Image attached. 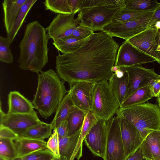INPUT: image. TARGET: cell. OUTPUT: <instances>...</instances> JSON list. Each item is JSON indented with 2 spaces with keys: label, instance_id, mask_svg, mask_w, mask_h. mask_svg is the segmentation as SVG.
I'll return each instance as SVG.
<instances>
[{
  "label": "cell",
  "instance_id": "6da1fadb",
  "mask_svg": "<svg viewBox=\"0 0 160 160\" xmlns=\"http://www.w3.org/2000/svg\"><path fill=\"white\" fill-rule=\"evenodd\" d=\"M119 47L106 32L94 33L87 43L75 51L59 53L56 56L57 73L69 84L78 81H108L113 73L112 69Z\"/></svg>",
  "mask_w": 160,
  "mask_h": 160
},
{
  "label": "cell",
  "instance_id": "7a4b0ae2",
  "mask_svg": "<svg viewBox=\"0 0 160 160\" xmlns=\"http://www.w3.org/2000/svg\"><path fill=\"white\" fill-rule=\"evenodd\" d=\"M50 38L45 28L38 22L28 23L19 45V67L38 73L42 72L48 62V44Z\"/></svg>",
  "mask_w": 160,
  "mask_h": 160
},
{
  "label": "cell",
  "instance_id": "3957f363",
  "mask_svg": "<svg viewBox=\"0 0 160 160\" xmlns=\"http://www.w3.org/2000/svg\"><path fill=\"white\" fill-rule=\"evenodd\" d=\"M38 85L32 101L34 108L45 119L56 112L66 93L64 83L53 69L38 73Z\"/></svg>",
  "mask_w": 160,
  "mask_h": 160
},
{
  "label": "cell",
  "instance_id": "277c9868",
  "mask_svg": "<svg viewBox=\"0 0 160 160\" xmlns=\"http://www.w3.org/2000/svg\"><path fill=\"white\" fill-rule=\"evenodd\" d=\"M116 115L129 121L139 132L144 140L154 130H160V110L158 105L147 102L120 108Z\"/></svg>",
  "mask_w": 160,
  "mask_h": 160
},
{
  "label": "cell",
  "instance_id": "5b68a950",
  "mask_svg": "<svg viewBox=\"0 0 160 160\" xmlns=\"http://www.w3.org/2000/svg\"><path fill=\"white\" fill-rule=\"evenodd\" d=\"M120 108L108 81L96 83L92 94L91 111L98 119L107 121Z\"/></svg>",
  "mask_w": 160,
  "mask_h": 160
},
{
  "label": "cell",
  "instance_id": "8992f818",
  "mask_svg": "<svg viewBox=\"0 0 160 160\" xmlns=\"http://www.w3.org/2000/svg\"><path fill=\"white\" fill-rule=\"evenodd\" d=\"M121 8L109 5L85 8L79 12L77 18L78 25L86 27L93 32L102 31L112 19Z\"/></svg>",
  "mask_w": 160,
  "mask_h": 160
},
{
  "label": "cell",
  "instance_id": "52a82bcc",
  "mask_svg": "<svg viewBox=\"0 0 160 160\" xmlns=\"http://www.w3.org/2000/svg\"><path fill=\"white\" fill-rule=\"evenodd\" d=\"M107 133L103 160H125L119 122L116 115L107 121Z\"/></svg>",
  "mask_w": 160,
  "mask_h": 160
},
{
  "label": "cell",
  "instance_id": "ba28073f",
  "mask_svg": "<svg viewBox=\"0 0 160 160\" xmlns=\"http://www.w3.org/2000/svg\"><path fill=\"white\" fill-rule=\"evenodd\" d=\"M154 11L135 20L120 23H111L105 26L102 31L112 37H118L128 40L148 28Z\"/></svg>",
  "mask_w": 160,
  "mask_h": 160
},
{
  "label": "cell",
  "instance_id": "9c48e42d",
  "mask_svg": "<svg viewBox=\"0 0 160 160\" xmlns=\"http://www.w3.org/2000/svg\"><path fill=\"white\" fill-rule=\"evenodd\" d=\"M124 67L128 75V84L124 101L138 89L151 85L160 79V75L155 72L154 68H146L141 64Z\"/></svg>",
  "mask_w": 160,
  "mask_h": 160
},
{
  "label": "cell",
  "instance_id": "30bf717a",
  "mask_svg": "<svg viewBox=\"0 0 160 160\" xmlns=\"http://www.w3.org/2000/svg\"><path fill=\"white\" fill-rule=\"evenodd\" d=\"M155 61H156L155 58L125 40L118 48L114 65L119 67H126Z\"/></svg>",
  "mask_w": 160,
  "mask_h": 160
},
{
  "label": "cell",
  "instance_id": "8fae6325",
  "mask_svg": "<svg viewBox=\"0 0 160 160\" xmlns=\"http://www.w3.org/2000/svg\"><path fill=\"white\" fill-rule=\"evenodd\" d=\"M41 122L37 113L33 114L5 113L2 109L1 101L0 125L8 128L19 137H22L28 129Z\"/></svg>",
  "mask_w": 160,
  "mask_h": 160
},
{
  "label": "cell",
  "instance_id": "7c38bea8",
  "mask_svg": "<svg viewBox=\"0 0 160 160\" xmlns=\"http://www.w3.org/2000/svg\"><path fill=\"white\" fill-rule=\"evenodd\" d=\"M75 14H58L48 27L45 28L50 38L53 42L69 38L78 25L79 20Z\"/></svg>",
  "mask_w": 160,
  "mask_h": 160
},
{
  "label": "cell",
  "instance_id": "4fadbf2b",
  "mask_svg": "<svg viewBox=\"0 0 160 160\" xmlns=\"http://www.w3.org/2000/svg\"><path fill=\"white\" fill-rule=\"evenodd\" d=\"M107 133V121L98 119L86 136V145L94 156L104 158Z\"/></svg>",
  "mask_w": 160,
  "mask_h": 160
},
{
  "label": "cell",
  "instance_id": "5bb4252c",
  "mask_svg": "<svg viewBox=\"0 0 160 160\" xmlns=\"http://www.w3.org/2000/svg\"><path fill=\"white\" fill-rule=\"evenodd\" d=\"M116 116L119 122L125 159L127 160L141 146L143 139L133 124L127 120Z\"/></svg>",
  "mask_w": 160,
  "mask_h": 160
},
{
  "label": "cell",
  "instance_id": "9a60e30c",
  "mask_svg": "<svg viewBox=\"0 0 160 160\" xmlns=\"http://www.w3.org/2000/svg\"><path fill=\"white\" fill-rule=\"evenodd\" d=\"M96 83L78 81L69 84V93L74 106L86 113L91 110L92 94Z\"/></svg>",
  "mask_w": 160,
  "mask_h": 160
},
{
  "label": "cell",
  "instance_id": "2e32d148",
  "mask_svg": "<svg viewBox=\"0 0 160 160\" xmlns=\"http://www.w3.org/2000/svg\"><path fill=\"white\" fill-rule=\"evenodd\" d=\"M158 32L159 30L154 25L127 41L138 49L155 58L157 61L156 49L157 38Z\"/></svg>",
  "mask_w": 160,
  "mask_h": 160
},
{
  "label": "cell",
  "instance_id": "e0dca14e",
  "mask_svg": "<svg viewBox=\"0 0 160 160\" xmlns=\"http://www.w3.org/2000/svg\"><path fill=\"white\" fill-rule=\"evenodd\" d=\"M119 67L118 70L113 72L108 81L121 108L127 91L128 84V77L125 67Z\"/></svg>",
  "mask_w": 160,
  "mask_h": 160
},
{
  "label": "cell",
  "instance_id": "ac0fdd59",
  "mask_svg": "<svg viewBox=\"0 0 160 160\" xmlns=\"http://www.w3.org/2000/svg\"><path fill=\"white\" fill-rule=\"evenodd\" d=\"M8 113L14 114H33L34 110L32 103L19 92H10L8 95Z\"/></svg>",
  "mask_w": 160,
  "mask_h": 160
},
{
  "label": "cell",
  "instance_id": "d6986e66",
  "mask_svg": "<svg viewBox=\"0 0 160 160\" xmlns=\"http://www.w3.org/2000/svg\"><path fill=\"white\" fill-rule=\"evenodd\" d=\"M141 146L144 159L160 160V130H154L149 134Z\"/></svg>",
  "mask_w": 160,
  "mask_h": 160
},
{
  "label": "cell",
  "instance_id": "ffe728a7",
  "mask_svg": "<svg viewBox=\"0 0 160 160\" xmlns=\"http://www.w3.org/2000/svg\"><path fill=\"white\" fill-rule=\"evenodd\" d=\"M17 157L47 149V142L44 140L18 137L13 140Z\"/></svg>",
  "mask_w": 160,
  "mask_h": 160
},
{
  "label": "cell",
  "instance_id": "44dd1931",
  "mask_svg": "<svg viewBox=\"0 0 160 160\" xmlns=\"http://www.w3.org/2000/svg\"><path fill=\"white\" fill-rule=\"evenodd\" d=\"M27 0H4L2 2L4 26L7 34L10 32L23 5Z\"/></svg>",
  "mask_w": 160,
  "mask_h": 160
},
{
  "label": "cell",
  "instance_id": "7402d4cb",
  "mask_svg": "<svg viewBox=\"0 0 160 160\" xmlns=\"http://www.w3.org/2000/svg\"><path fill=\"white\" fill-rule=\"evenodd\" d=\"M98 119L91 110L86 113L81 128L79 138L74 153L73 160H79L82 156L83 142L90 129Z\"/></svg>",
  "mask_w": 160,
  "mask_h": 160
},
{
  "label": "cell",
  "instance_id": "603a6c76",
  "mask_svg": "<svg viewBox=\"0 0 160 160\" xmlns=\"http://www.w3.org/2000/svg\"><path fill=\"white\" fill-rule=\"evenodd\" d=\"M81 128L70 137H59L60 160H73V157Z\"/></svg>",
  "mask_w": 160,
  "mask_h": 160
},
{
  "label": "cell",
  "instance_id": "cb8c5ba5",
  "mask_svg": "<svg viewBox=\"0 0 160 160\" xmlns=\"http://www.w3.org/2000/svg\"><path fill=\"white\" fill-rule=\"evenodd\" d=\"M153 97L151 85L144 87L138 89L129 96L124 101L121 108L145 103Z\"/></svg>",
  "mask_w": 160,
  "mask_h": 160
},
{
  "label": "cell",
  "instance_id": "d4e9b609",
  "mask_svg": "<svg viewBox=\"0 0 160 160\" xmlns=\"http://www.w3.org/2000/svg\"><path fill=\"white\" fill-rule=\"evenodd\" d=\"M91 36L83 39L69 38L53 42L52 44L62 54L69 53L85 45L89 40Z\"/></svg>",
  "mask_w": 160,
  "mask_h": 160
},
{
  "label": "cell",
  "instance_id": "484cf974",
  "mask_svg": "<svg viewBox=\"0 0 160 160\" xmlns=\"http://www.w3.org/2000/svg\"><path fill=\"white\" fill-rule=\"evenodd\" d=\"M74 106L71 96L68 93L58 105L54 117L51 123L53 130L57 129L61 122L67 118L70 110Z\"/></svg>",
  "mask_w": 160,
  "mask_h": 160
},
{
  "label": "cell",
  "instance_id": "4316f807",
  "mask_svg": "<svg viewBox=\"0 0 160 160\" xmlns=\"http://www.w3.org/2000/svg\"><path fill=\"white\" fill-rule=\"evenodd\" d=\"M37 0H27L21 7L7 38L10 44L13 41L31 8Z\"/></svg>",
  "mask_w": 160,
  "mask_h": 160
},
{
  "label": "cell",
  "instance_id": "83f0119b",
  "mask_svg": "<svg viewBox=\"0 0 160 160\" xmlns=\"http://www.w3.org/2000/svg\"><path fill=\"white\" fill-rule=\"evenodd\" d=\"M53 127L51 123L42 121L40 123L28 129L22 136L37 140H44L52 134Z\"/></svg>",
  "mask_w": 160,
  "mask_h": 160
},
{
  "label": "cell",
  "instance_id": "f1b7e54d",
  "mask_svg": "<svg viewBox=\"0 0 160 160\" xmlns=\"http://www.w3.org/2000/svg\"><path fill=\"white\" fill-rule=\"evenodd\" d=\"M86 113L73 107L67 118L68 129V136H71L81 129Z\"/></svg>",
  "mask_w": 160,
  "mask_h": 160
},
{
  "label": "cell",
  "instance_id": "f546056e",
  "mask_svg": "<svg viewBox=\"0 0 160 160\" xmlns=\"http://www.w3.org/2000/svg\"><path fill=\"white\" fill-rule=\"evenodd\" d=\"M151 12L139 11L122 8L115 15L111 23H120L135 20L145 16Z\"/></svg>",
  "mask_w": 160,
  "mask_h": 160
},
{
  "label": "cell",
  "instance_id": "4dcf8cb0",
  "mask_svg": "<svg viewBox=\"0 0 160 160\" xmlns=\"http://www.w3.org/2000/svg\"><path fill=\"white\" fill-rule=\"evenodd\" d=\"M160 6L156 0H126L124 8L137 11L152 12Z\"/></svg>",
  "mask_w": 160,
  "mask_h": 160
},
{
  "label": "cell",
  "instance_id": "1f68e13d",
  "mask_svg": "<svg viewBox=\"0 0 160 160\" xmlns=\"http://www.w3.org/2000/svg\"><path fill=\"white\" fill-rule=\"evenodd\" d=\"M43 3L46 10L58 14L72 13L68 0H46Z\"/></svg>",
  "mask_w": 160,
  "mask_h": 160
},
{
  "label": "cell",
  "instance_id": "d6a6232c",
  "mask_svg": "<svg viewBox=\"0 0 160 160\" xmlns=\"http://www.w3.org/2000/svg\"><path fill=\"white\" fill-rule=\"evenodd\" d=\"M17 157L13 140L0 138V158L4 160H12Z\"/></svg>",
  "mask_w": 160,
  "mask_h": 160
},
{
  "label": "cell",
  "instance_id": "836d02e7",
  "mask_svg": "<svg viewBox=\"0 0 160 160\" xmlns=\"http://www.w3.org/2000/svg\"><path fill=\"white\" fill-rule=\"evenodd\" d=\"M126 0H82L81 9L84 8L109 5L118 6L124 7Z\"/></svg>",
  "mask_w": 160,
  "mask_h": 160
},
{
  "label": "cell",
  "instance_id": "e575fe53",
  "mask_svg": "<svg viewBox=\"0 0 160 160\" xmlns=\"http://www.w3.org/2000/svg\"><path fill=\"white\" fill-rule=\"evenodd\" d=\"M12 160H58L53 154L47 148L17 157Z\"/></svg>",
  "mask_w": 160,
  "mask_h": 160
},
{
  "label": "cell",
  "instance_id": "d590c367",
  "mask_svg": "<svg viewBox=\"0 0 160 160\" xmlns=\"http://www.w3.org/2000/svg\"><path fill=\"white\" fill-rule=\"evenodd\" d=\"M10 43L7 38L0 36V61L7 63H12L13 56L10 49Z\"/></svg>",
  "mask_w": 160,
  "mask_h": 160
},
{
  "label": "cell",
  "instance_id": "8d00e7d4",
  "mask_svg": "<svg viewBox=\"0 0 160 160\" xmlns=\"http://www.w3.org/2000/svg\"><path fill=\"white\" fill-rule=\"evenodd\" d=\"M47 148L53 154L58 160H60L59 135L57 129L53 130V133L47 142Z\"/></svg>",
  "mask_w": 160,
  "mask_h": 160
},
{
  "label": "cell",
  "instance_id": "74e56055",
  "mask_svg": "<svg viewBox=\"0 0 160 160\" xmlns=\"http://www.w3.org/2000/svg\"><path fill=\"white\" fill-rule=\"evenodd\" d=\"M94 33L88 28L78 25L69 38L83 39L90 36Z\"/></svg>",
  "mask_w": 160,
  "mask_h": 160
},
{
  "label": "cell",
  "instance_id": "f35d334b",
  "mask_svg": "<svg viewBox=\"0 0 160 160\" xmlns=\"http://www.w3.org/2000/svg\"><path fill=\"white\" fill-rule=\"evenodd\" d=\"M19 136L8 127L0 125V138H7L14 140Z\"/></svg>",
  "mask_w": 160,
  "mask_h": 160
},
{
  "label": "cell",
  "instance_id": "ab89813d",
  "mask_svg": "<svg viewBox=\"0 0 160 160\" xmlns=\"http://www.w3.org/2000/svg\"><path fill=\"white\" fill-rule=\"evenodd\" d=\"M57 129L59 137H68V124L67 118L61 122L58 125Z\"/></svg>",
  "mask_w": 160,
  "mask_h": 160
},
{
  "label": "cell",
  "instance_id": "60d3db41",
  "mask_svg": "<svg viewBox=\"0 0 160 160\" xmlns=\"http://www.w3.org/2000/svg\"><path fill=\"white\" fill-rule=\"evenodd\" d=\"M82 0H68L72 13L75 14L81 10Z\"/></svg>",
  "mask_w": 160,
  "mask_h": 160
},
{
  "label": "cell",
  "instance_id": "b9f144b4",
  "mask_svg": "<svg viewBox=\"0 0 160 160\" xmlns=\"http://www.w3.org/2000/svg\"><path fill=\"white\" fill-rule=\"evenodd\" d=\"M158 21H160V6L154 12L149 22L148 28L154 26Z\"/></svg>",
  "mask_w": 160,
  "mask_h": 160
},
{
  "label": "cell",
  "instance_id": "7bdbcfd3",
  "mask_svg": "<svg viewBox=\"0 0 160 160\" xmlns=\"http://www.w3.org/2000/svg\"><path fill=\"white\" fill-rule=\"evenodd\" d=\"M151 87L154 97L158 98L160 94V79L155 81Z\"/></svg>",
  "mask_w": 160,
  "mask_h": 160
},
{
  "label": "cell",
  "instance_id": "ee69618b",
  "mask_svg": "<svg viewBox=\"0 0 160 160\" xmlns=\"http://www.w3.org/2000/svg\"><path fill=\"white\" fill-rule=\"evenodd\" d=\"M140 146L135 152L127 160H144Z\"/></svg>",
  "mask_w": 160,
  "mask_h": 160
},
{
  "label": "cell",
  "instance_id": "f6af8a7d",
  "mask_svg": "<svg viewBox=\"0 0 160 160\" xmlns=\"http://www.w3.org/2000/svg\"><path fill=\"white\" fill-rule=\"evenodd\" d=\"M154 25L158 30H160V21L156 22Z\"/></svg>",
  "mask_w": 160,
  "mask_h": 160
},
{
  "label": "cell",
  "instance_id": "bcb514c9",
  "mask_svg": "<svg viewBox=\"0 0 160 160\" xmlns=\"http://www.w3.org/2000/svg\"><path fill=\"white\" fill-rule=\"evenodd\" d=\"M157 100L158 104V106L160 110V94L159 96L157 98Z\"/></svg>",
  "mask_w": 160,
  "mask_h": 160
},
{
  "label": "cell",
  "instance_id": "7dc6e473",
  "mask_svg": "<svg viewBox=\"0 0 160 160\" xmlns=\"http://www.w3.org/2000/svg\"><path fill=\"white\" fill-rule=\"evenodd\" d=\"M0 160H4L1 158H0Z\"/></svg>",
  "mask_w": 160,
  "mask_h": 160
},
{
  "label": "cell",
  "instance_id": "c3c4849f",
  "mask_svg": "<svg viewBox=\"0 0 160 160\" xmlns=\"http://www.w3.org/2000/svg\"><path fill=\"white\" fill-rule=\"evenodd\" d=\"M146 160V159H145V160Z\"/></svg>",
  "mask_w": 160,
  "mask_h": 160
}]
</instances>
